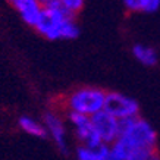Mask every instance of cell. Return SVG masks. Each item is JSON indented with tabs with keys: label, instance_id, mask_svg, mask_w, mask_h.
Instances as JSON below:
<instances>
[{
	"label": "cell",
	"instance_id": "4fadbf2b",
	"mask_svg": "<svg viewBox=\"0 0 160 160\" xmlns=\"http://www.w3.org/2000/svg\"><path fill=\"white\" fill-rule=\"evenodd\" d=\"M58 2L73 16H77L84 9V5H85V0H58Z\"/></svg>",
	"mask_w": 160,
	"mask_h": 160
},
{
	"label": "cell",
	"instance_id": "7a4b0ae2",
	"mask_svg": "<svg viewBox=\"0 0 160 160\" xmlns=\"http://www.w3.org/2000/svg\"><path fill=\"white\" fill-rule=\"evenodd\" d=\"M106 92L98 87H78L62 98L60 107L66 113H78L91 118L104 109Z\"/></svg>",
	"mask_w": 160,
	"mask_h": 160
},
{
	"label": "cell",
	"instance_id": "8fae6325",
	"mask_svg": "<svg viewBox=\"0 0 160 160\" xmlns=\"http://www.w3.org/2000/svg\"><path fill=\"white\" fill-rule=\"evenodd\" d=\"M132 54L144 66H154L157 60H159L157 52L151 46H147V44H141V43L134 44L132 46Z\"/></svg>",
	"mask_w": 160,
	"mask_h": 160
},
{
	"label": "cell",
	"instance_id": "277c9868",
	"mask_svg": "<svg viewBox=\"0 0 160 160\" xmlns=\"http://www.w3.org/2000/svg\"><path fill=\"white\" fill-rule=\"evenodd\" d=\"M103 110L110 113L112 116L116 118L119 122L140 116L138 102L129 97V96L118 91L106 92V100H104V109Z\"/></svg>",
	"mask_w": 160,
	"mask_h": 160
},
{
	"label": "cell",
	"instance_id": "30bf717a",
	"mask_svg": "<svg viewBox=\"0 0 160 160\" xmlns=\"http://www.w3.org/2000/svg\"><path fill=\"white\" fill-rule=\"evenodd\" d=\"M18 126L25 134L35 137V138H46L47 137V132H46L43 122L37 121V119H34L32 116H28V115H22L18 119Z\"/></svg>",
	"mask_w": 160,
	"mask_h": 160
},
{
	"label": "cell",
	"instance_id": "ba28073f",
	"mask_svg": "<svg viewBox=\"0 0 160 160\" xmlns=\"http://www.w3.org/2000/svg\"><path fill=\"white\" fill-rule=\"evenodd\" d=\"M15 9L18 10L21 19L24 21L28 27L35 28V25L38 24L40 16L43 13V5L38 0H25L21 2L19 5L15 6Z\"/></svg>",
	"mask_w": 160,
	"mask_h": 160
},
{
	"label": "cell",
	"instance_id": "9a60e30c",
	"mask_svg": "<svg viewBox=\"0 0 160 160\" xmlns=\"http://www.w3.org/2000/svg\"><path fill=\"white\" fill-rule=\"evenodd\" d=\"M38 2H40V3H41V5H47V3H49V2H52V0H38Z\"/></svg>",
	"mask_w": 160,
	"mask_h": 160
},
{
	"label": "cell",
	"instance_id": "52a82bcc",
	"mask_svg": "<svg viewBox=\"0 0 160 160\" xmlns=\"http://www.w3.org/2000/svg\"><path fill=\"white\" fill-rule=\"evenodd\" d=\"M66 119H68L69 125L72 126L73 134L81 146L94 147L102 144L98 135L94 131L90 116H84V115H78V113H66Z\"/></svg>",
	"mask_w": 160,
	"mask_h": 160
},
{
	"label": "cell",
	"instance_id": "8992f818",
	"mask_svg": "<svg viewBox=\"0 0 160 160\" xmlns=\"http://www.w3.org/2000/svg\"><path fill=\"white\" fill-rule=\"evenodd\" d=\"M43 125L46 128L47 137H50L60 151H68V134L66 123L58 110H47L43 116Z\"/></svg>",
	"mask_w": 160,
	"mask_h": 160
},
{
	"label": "cell",
	"instance_id": "5b68a950",
	"mask_svg": "<svg viewBox=\"0 0 160 160\" xmlns=\"http://www.w3.org/2000/svg\"><path fill=\"white\" fill-rule=\"evenodd\" d=\"M91 123L94 126V131L98 135L100 141L110 146L119 138L121 134V122L116 118H113L106 110H102L91 116Z\"/></svg>",
	"mask_w": 160,
	"mask_h": 160
},
{
	"label": "cell",
	"instance_id": "5bb4252c",
	"mask_svg": "<svg viewBox=\"0 0 160 160\" xmlns=\"http://www.w3.org/2000/svg\"><path fill=\"white\" fill-rule=\"evenodd\" d=\"M21 2H25V0H9V3H10L12 6H13V8H15L16 5H19Z\"/></svg>",
	"mask_w": 160,
	"mask_h": 160
},
{
	"label": "cell",
	"instance_id": "7c38bea8",
	"mask_svg": "<svg viewBox=\"0 0 160 160\" xmlns=\"http://www.w3.org/2000/svg\"><path fill=\"white\" fill-rule=\"evenodd\" d=\"M122 2L129 13H137V12L154 13L160 8V0H122Z\"/></svg>",
	"mask_w": 160,
	"mask_h": 160
},
{
	"label": "cell",
	"instance_id": "6da1fadb",
	"mask_svg": "<svg viewBox=\"0 0 160 160\" xmlns=\"http://www.w3.org/2000/svg\"><path fill=\"white\" fill-rule=\"evenodd\" d=\"M34 29L50 41L75 40L79 35V25L77 24L75 16L69 13L58 0H52L43 6V13Z\"/></svg>",
	"mask_w": 160,
	"mask_h": 160
},
{
	"label": "cell",
	"instance_id": "9c48e42d",
	"mask_svg": "<svg viewBox=\"0 0 160 160\" xmlns=\"http://www.w3.org/2000/svg\"><path fill=\"white\" fill-rule=\"evenodd\" d=\"M109 150H110V146H107L104 142L94 147L79 144L75 150V156H77V160H107Z\"/></svg>",
	"mask_w": 160,
	"mask_h": 160
},
{
	"label": "cell",
	"instance_id": "3957f363",
	"mask_svg": "<svg viewBox=\"0 0 160 160\" xmlns=\"http://www.w3.org/2000/svg\"><path fill=\"white\" fill-rule=\"evenodd\" d=\"M119 141L134 150H157V134L150 122L137 116L121 122Z\"/></svg>",
	"mask_w": 160,
	"mask_h": 160
}]
</instances>
